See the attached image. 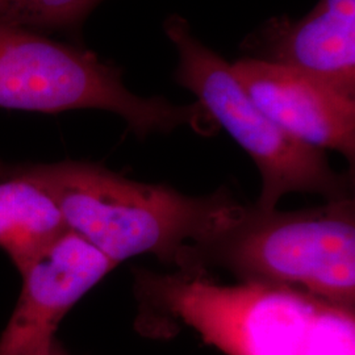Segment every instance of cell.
Listing matches in <instances>:
<instances>
[{"label": "cell", "instance_id": "cell-1", "mask_svg": "<svg viewBox=\"0 0 355 355\" xmlns=\"http://www.w3.org/2000/svg\"><path fill=\"white\" fill-rule=\"evenodd\" d=\"M13 166L51 196L69 230L114 265L154 255L186 270L191 252L209 239L237 203L224 191L191 196L92 162Z\"/></svg>", "mask_w": 355, "mask_h": 355}, {"label": "cell", "instance_id": "cell-2", "mask_svg": "<svg viewBox=\"0 0 355 355\" xmlns=\"http://www.w3.org/2000/svg\"><path fill=\"white\" fill-rule=\"evenodd\" d=\"M145 306L227 355H355V309L286 286L218 284L191 270L139 274Z\"/></svg>", "mask_w": 355, "mask_h": 355}, {"label": "cell", "instance_id": "cell-3", "mask_svg": "<svg viewBox=\"0 0 355 355\" xmlns=\"http://www.w3.org/2000/svg\"><path fill=\"white\" fill-rule=\"evenodd\" d=\"M192 265L221 267L239 282L308 292L355 309L354 198L297 211L240 203L195 248Z\"/></svg>", "mask_w": 355, "mask_h": 355}, {"label": "cell", "instance_id": "cell-4", "mask_svg": "<svg viewBox=\"0 0 355 355\" xmlns=\"http://www.w3.org/2000/svg\"><path fill=\"white\" fill-rule=\"evenodd\" d=\"M0 108L58 114L103 110L119 114L139 137L179 127L207 133L212 120L196 102L179 105L142 98L125 87L121 70L94 51L0 21Z\"/></svg>", "mask_w": 355, "mask_h": 355}, {"label": "cell", "instance_id": "cell-5", "mask_svg": "<svg viewBox=\"0 0 355 355\" xmlns=\"http://www.w3.org/2000/svg\"><path fill=\"white\" fill-rule=\"evenodd\" d=\"M165 32L178 53V83L191 91L215 125L253 159L262 189L254 205L274 209L286 195L315 193L325 200L353 196V178L336 171L327 153L293 139L248 96L232 66L196 37L177 15Z\"/></svg>", "mask_w": 355, "mask_h": 355}, {"label": "cell", "instance_id": "cell-6", "mask_svg": "<svg viewBox=\"0 0 355 355\" xmlns=\"http://www.w3.org/2000/svg\"><path fill=\"white\" fill-rule=\"evenodd\" d=\"M116 266L67 230L20 272L23 287L0 336V355L42 353L66 313Z\"/></svg>", "mask_w": 355, "mask_h": 355}, {"label": "cell", "instance_id": "cell-7", "mask_svg": "<svg viewBox=\"0 0 355 355\" xmlns=\"http://www.w3.org/2000/svg\"><path fill=\"white\" fill-rule=\"evenodd\" d=\"M232 71L252 102L293 139L355 161V98L312 76L262 58H242Z\"/></svg>", "mask_w": 355, "mask_h": 355}, {"label": "cell", "instance_id": "cell-8", "mask_svg": "<svg viewBox=\"0 0 355 355\" xmlns=\"http://www.w3.org/2000/svg\"><path fill=\"white\" fill-rule=\"evenodd\" d=\"M263 38L262 60L355 98V0H320L299 20L272 21Z\"/></svg>", "mask_w": 355, "mask_h": 355}, {"label": "cell", "instance_id": "cell-9", "mask_svg": "<svg viewBox=\"0 0 355 355\" xmlns=\"http://www.w3.org/2000/svg\"><path fill=\"white\" fill-rule=\"evenodd\" d=\"M67 230L51 196L15 166L0 161V249L19 271Z\"/></svg>", "mask_w": 355, "mask_h": 355}, {"label": "cell", "instance_id": "cell-10", "mask_svg": "<svg viewBox=\"0 0 355 355\" xmlns=\"http://www.w3.org/2000/svg\"><path fill=\"white\" fill-rule=\"evenodd\" d=\"M103 0H0V21L40 33L62 32L71 36Z\"/></svg>", "mask_w": 355, "mask_h": 355}, {"label": "cell", "instance_id": "cell-11", "mask_svg": "<svg viewBox=\"0 0 355 355\" xmlns=\"http://www.w3.org/2000/svg\"><path fill=\"white\" fill-rule=\"evenodd\" d=\"M38 355H67L64 353V349L58 345V343H55V340Z\"/></svg>", "mask_w": 355, "mask_h": 355}]
</instances>
